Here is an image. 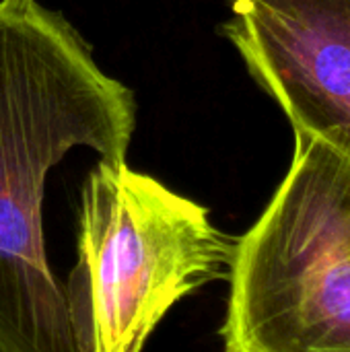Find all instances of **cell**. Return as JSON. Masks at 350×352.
<instances>
[{
  "label": "cell",
  "instance_id": "cell-1",
  "mask_svg": "<svg viewBox=\"0 0 350 352\" xmlns=\"http://www.w3.org/2000/svg\"><path fill=\"white\" fill-rule=\"evenodd\" d=\"M136 99L78 31L37 0H0V340L76 352L43 243L47 173L78 146L126 159Z\"/></svg>",
  "mask_w": 350,
  "mask_h": 352
},
{
  "label": "cell",
  "instance_id": "cell-4",
  "mask_svg": "<svg viewBox=\"0 0 350 352\" xmlns=\"http://www.w3.org/2000/svg\"><path fill=\"white\" fill-rule=\"evenodd\" d=\"M223 33L295 132L350 165V0H231Z\"/></svg>",
  "mask_w": 350,
  "mask_h": 352
},
{
  "label": "cell",
  "instance_id": "cell-3",
  "mask_svg": "<svg viewBox=\"0 0 350 352\" xmlns=\"http://www.w3.org/2000/svg\"><path fill=\"white\" fill-rule=\"evenodd\" d=\"M223 352H350V165L295 132L289 173L235 239Z\"/></svg>",
  "mask_w": 350,
  "mask_h": 352
},
{
  "label": "cell",
  "instance_id": "cell-2",
  "mask_svg": "<svg viewBox=\"0 0 350 352\" xmlns=\"http://www.w3.org/2000/svg\"><path fill=\"white\" fill-rule=\"evenodd\" d=\"M235 239L208 208L126 159H99L78 202L76 264L62 287L76 352H142L188 295L229 276Z\"/></svg>",
  "mask_w": 350,
  "mask_h": 352
},
{
  "label": "cell",
  "instance_id": "cell-5",
  "mask_svg": "<svg viewBox=\"0 0 350 352\" xmlns=\"http://www.w3.org/2000/svg\"><path fill=\"white\" fill-rule=\"evenodd\" d=\"M0 352H14V351H12V349H10L8 344H4V342L0 340Z\"/></svg>",
  "mask_w": 350,
  "mask_h": 352
}]
</instances>
